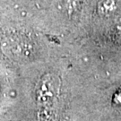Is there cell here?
Here are the masks:
<instances>
[{"label":"cell","instance_id":"1","mask_svg":"<svg viewBox=\"0 0 121 121\" xmlns=\"http://www.w3.org/2000/svg\"><path fill=\"white\" fill-rule=\"evenodd\" d=\"M60 80L56 74L48 73L39 80L37 88L39 105L45 108L53 106L59 93Z\"/></svg>","mask_w":121,"mask_h":121},{"label":"cell","instance_id":"2","mask_svg":"<svg viewBox=\"0 0 121 121\" xmlns=\"http://www.w3.org/2000/svg\"><path fill=\"white\" fill-rule=\"evenodd\" d=\"M98 12L101 15H109L116 9V3L114 0H100L98 4Z\"/></svg>","mask_w":121,"mask_h":121},{"label":"cell","instance_id":"3","mask_svg":"<svg viewBox=\"0 0 121 121\" xmlns=\"http://www.w3.org/2000/svg\"><path fill=\"white\" fill-rule=\"evenodd\" d=\"M81 4H82V0H66L65 8L69 14H73L77 12Z\"/></svg>","mask_w":121,"mask_h":121},{"label":"cell","instance_id":"4","mask_svg":"<svg viewBox=\"0 0 121 121\" xmlns=\"http://www.w3.org/2000/svg\"><path fill=\"white\" fill-rule=\"evenodd\" d=\"M114 101L117 104H121V91L117 92V94L114 97Z\"/></svg>","mask_w":121,"mask_h":121}]
</instances>
